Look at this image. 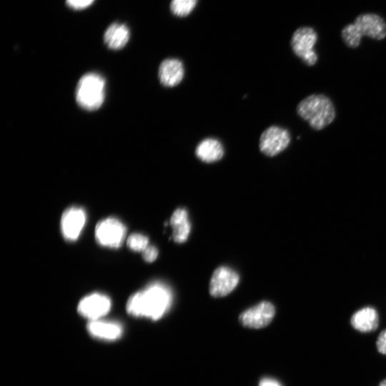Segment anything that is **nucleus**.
Returning <instances> with one entry per match:
<instances>
[{
    "label": "nucleus",
    "instance_id": "obj_15",
    "mask_svg": "<svg viewBox=\"0 0 386 386\" xmlns=\"http://www.w3.org/2000/svg\"><path fill=\"white\" fill-rule=\"evenodd\" d=\"M87 330L93 337L107 340H117L122 333L119 324L100 320H91L87 325Z\"/></svg>",
    "mask_w": 386,
    "mask_h": 386
},
{
    "label": "nucleus",
    "instance_id": "obj_8",
    "mask_svg": "<svg viewBox=\"0 0 386 386\" xmlns=\"http://www.w3.org/2000/svg\"><path fill=\"white\" fill-rule=\"evenodd\" d=\"M274 315V305L263 301L243 312L239 316V321L244 327L259 329L268 325Z\"/></svg>",
    "mask_w": 386,
    "mask_h": 386
},
{
    "label": "nucleus",
    "instance_id": "obj_6",
    "mask_svg": "<svg viewBox=\"0 0 386 386\" xmlns=\"http://www.w3.org/2000/svg\"><path fill=\"white\" fill-rule=\"evenodd\" d=\"M290 139V134L286 129L270 126L260 136L259 150L267 157H274L288 147Z\"/></svg>",
    "mask_w": 386,
    "mask_h": 386
},
{
    "label": "nucleus",
    "instance_id": "obj_11",
    "mask_svg": "<svg viewBox=\"0 0 386 386\" xmlns=\"http://www.w3.org/2000/svg\"><path fill=\"white\" fill-rule=\"evenodd\" d=\"M86 222V214L82 208L71 207L62 214L61 230L64 237L69 241L76 240Z\"/></svg>",
    "mask_w": 386,
    "mask_h": 386
},
{
    "label": "nucleus",
    "instance_id": "obj_14",
    "mask_svg": "<svg viewBox=\"0 0 386 386\" xmlns=\"http://www.w3.org/2000/svg\"><path fill=\"white\" fill-rule=\"evenodd\" d=\"M378 314L371 307H365L355 312L350 319L354 329L361 332H370L378 327Z\"/></svg>",
    "mask_w": 386,
    "mask_h": 386
},
{
    "label": "nucleus",
    "instance_id": "obj_18",
    "mask_svg": "<svg viewBox=\"0 0 386 386\" xmlns=\"http://www.w3.org/2000/svg\"><path fill=\"white\" fill-rule=\"evenodd\" d=\"M197 3V0H172L170 9L173 14L183 17L193 11Z\"/></svg>",
    "mask_w": 386,
    "mask_h": 386
},
{
    "label": "nucleus",
    "instance_id": "obj_7",
    "mask_svg": "<svg viewBox=\"0 0 386 386\" xmlns=\"http://www.w3.org/2000/svg\"><path fill=\"white\" fill-rule=\"evenodd\" d=\"M239 281V274L232 269L222 266L213 272L209 282V293L212 297H222L229 294Z\"/></svg>",
    "mask_w": 386,
    "mask_h": 386
},
{
    "label": "nucleus",
    "instance_id": "obj_23",
    "mask_svg": "<svg viewBox=\"0 0 386 386\" xmlns=\"http://www.w3.org/2000/svg\"><path fill=\"white\" fill-rule=\"evenodd\" d=\"M376 347L380 353L386 355V329L380 333L376 341Z\"/></svg>",
    "mask_w": 386,
    "mask_h": 386
},
{
    "label": "nucleus",
    "instance_id": "obj_25",
    "mask_svg": "<svg viewBox=\"0 0 386 386\" xmlns=\"http://www.w3.org/2000/svg\"><path fill=\"white\" fill-rule=\"evenodd\" d=\"M378 386H386V379L382 380Z\"/></svg>",
    "mask_w": 386,
    "mask_h": 386
},
{
    "label": "nucleus",
    "instance_id": "obj_5",
    "mask_svg": "<svg viewBox=\"0 0 386 386\" xmlns=\"http://www.w3.org/2000/svg\"><path fill=\"white\" fill-rule=\"evenodd\" d=\"M126 235L125 226L117 219L109 217L99 221L95 228L99 244L112 248L119 247Z\"/></svg>",
    "mask_w": 386,
    "mask_h": 386
},
{
    "label": "nucleus",
    "instance_id": "obj_16",
    "mask_svg": "<svg viewBox=\"0 0 386 386\" xmlns=\"http://www.w3.org/2000/svg\"><path fill=\"white\" fill-rule=\"evenodd\" d=\"M170 224L173 231V240L177 243L186 242L191 229L187 211L184 208L177 209L171 217Z\"/></svg>",
    "mask_w": 386,
    "mask_h": 386
},
{
    "label": "nucleus",
    "instance_id": "obj_4",
    "mask_svg": "<svg viewBox=\"0 0 386 386\" xmlns=\"http://www.w3.org/2000/svg\"><path fill=\"white\" fill-rule=\"evenodd\" d=\"M317 39L316 31L308 26L297 29L292 36L293 52L307 66H313L317 61V54L314 50Z\"/></svg>",
    "mask_w": 386,
    "mask_h": 386
},
{
    "label": "nucleus",
    "instance_id": "obj_17",
    "mask_svg": "<svg viewBox=\"0 0 386 386\" xmlns=\"http://www.w3.org/2000/svg\"><path fill=\"white\" fill-rule=\"evenodd\" d=\"M129 39L128 27L120 23H113L108 26L104 34V41L107 46L112 49L123 48Z\"/></svg>",
    "mask_w": 386,
    "mask_h": 386
},
{
    "label": "nucleus",
    "instance_id": "obj_3",
    "mask_svg": "<svg viewBox=\"0 0 386 386\" xmlns=\"http://www.w3.org/2000/svg\"><path fill=\"white\" fill-rule=\"evenodd\" d=\"M105 81L96 73L84 74L76 89V100L83 109L94 111L99 109L104 99Z\"/></svg>",
    "mask_w": 386,
    "mask_h": 386
},
{
    "label": "nucleus",
    "instance_id": "obj_1",
    "mask_svg": "<svg viewBox=\"0 0 386 386\" xmlns=\"http://www.w3.org/2000/svg\"><path fill=\"white\" fill-rule=\"evenodd\" d=\"M171 303L170 291L160 283H154L131 295L127 303V311L134 317L157 320L166 313Z\"/></svg>",
    "mask_w": 386,
    "mask_h": 386
},
{
    "label": "nucleus",
    "instance_id": "obj_24",
    "mask_svg": "<svg viewBox=\"0 0 386 386\" xmlns=\"http://www.w3.org/2000/svg\"><path fill=\"white\" fill-rule=\"evenodd\" d=\"M259 386H282V385L278 381L274 379L264 378L260 381Z\"/></svg>",
    "mask_w": 386,
    "mask_h": 386
},
{
    "label": "nucleus",
    "instance_id": "obj_19",
    "mask_svg": "<svg viewBox=\"0 0 386 386\" xmlns=\"http://www.w3.org/2000/svg\"><path fill=\"white\" fill-rule=\"evenodd\" d=\"M342 38L345 44L350 48H357L360 43L362 37L356 31L353 24L347 25L342 30Z\"/></svg>",
    "mask_w": 386,
    "mask_h": 386
},
{
    "label": "nucleus",
    "instance_id": "obj_21",
    "mask_svg": "<svg viewBox=\"0 0 386 386\" xmlns=\"http://www.w3.org/2000/svg\"><path fill=\"white\" fill-rule=\"evenodd\" d=\"M94 0H66L69 7L73 9H83L89 6Z\"/></svg>",
    "mask_w": 386,
    "mask_h": 386
},
{
    "label": "nucleus",
    "instance_id": "obj_13",
    "mask_svg": "<svg viewBox=\"0 0 386 386\" xmlns=\"http://www.w3.org/2000/svg\"><path fill=\"white\" fill-rule=\"evenodd\" d=\"M222 144L217 139L208 137L202 139L195 149L196 157L205 163H213L220 160L224 156Z\"/></svg>",
    "mask_w": 386,
    "mask_h": 386
},
{
    "label": "nucleus",
    "instance_id": "obj_20",
    "mask_svg": "<svg viewBox=\"0 0 386 386\" xmlns=\"http://www.w3.org/2000/svg\"><path fill=\"white\" fill-rule=\"evenodd\" d=\"M127 244L132 250L143 252L149 246V239L143 234L134 233L128 237Z\"/></svg>",
    "mask_w": 386,
    "mask_h": 386
},
{
    "label": "nucleus",
    "instance_id": "obj_10",
    "mask_svg": "<svg viewBox=\"0 0 386 386\" xmlns=\"http://www.w3.org/2000/svg\"><path fill=\"white\" fill-rule=\"evenodd\" d=\"M359 35L381 40L386 36V23L377 14H363L359 15L353 23Z\"/></svg>",
    "mask_w": 386,
    "mask_h": 386
},
{
    "label": "nucleus",
    "instance_id": "obj_2",
    "mask_svg": "<svg viewBox=\"0 0 386 386\" xmlns=\"http://www.w3.org/2000/svg\"><path fill=\"white\" fill-rule=\"evenodd\" d=\"M297 112L315 130L324 129L336 116L332 102L322 94H313L303 99L297 104Z\"/></svg>",
    "mask_w": 386,
    "mask_h": 386
},
{
    "label": "nucleus",
    "instance_id": "obj_12",
    "mask_svg": "<svg viewBox=\"0 0 386 386\" xmlns=\"http://www.w3.org/2000/svg\"><path fill=\"white\" fill-rule=\"evenodd\" d=\"M184 76L182 61L176 58L163 60L158 70L160 83L166 87H174L181 83Z\"/></svg>",
    "mask_w": 386,
    "mask_h": 386
},
{
    "label": "nucleus",
    "instance_id": "obj_22",
    "mask_svg": "<svg viewBox=\"0 0 386 386\" xmlns=\"http://www.w3.org/2000/svg\"><path fill=\"white\" fill-rule=\"evenodd\" d=\"M157 255H158V251L157 248L152 245L148 246L142 252V257L144 260L147 262H154L157 259Z\"/></svg>",
    "mask_w": 386,
    "mask_h": 386
},
{
    "label": "nucleus",
    "instance_id": "obj_9",
    "mask_svg": "<svg viewBox=\"0 0 386 386\" xmlns=\"http://www.w3.org/2000/svg\"><path fill=\"white\" fill-rule=\"evenodd\" d=\"M110 308L111 301L108 297L94 293L81 299L77 310L81 316L91 320H96L107 315Z\"/></svg>",
    "mask_w": 386,
    "mask_h": 386
}]
</instances>
